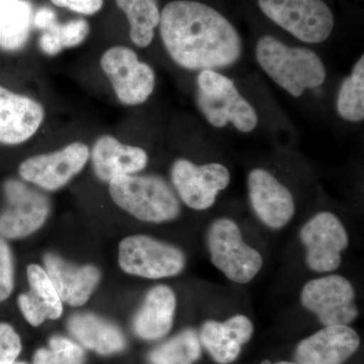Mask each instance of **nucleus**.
I'll use <instances>...</instances> for the list:
<instances>
[{"label":"nucleus","instance_id":"obj_33","mask_svg":"<svg viewBox=\"0 0 364 364\" xmlns=\"http://www.w3.org/2000/svg\"><path fill=\"white\" fill-rule=\"evenodd\" d=\"M56 23H58L56 14L49 7H42V9H38L33 18V25L35 26V28L44 31V32L50 30Z\"/></svg>","mask_w":364,"mask_h":364},{"label":"nucleus","instance_id":"obj_35","mask_svg":"<svg viewBox=\"0 0 364 364\" xmlns=\"http://www.w3.org/2000/svg\"><path fill=\"white\" fill-rule=\"evenodd\" d=\"M277 364H298V363H287V361H282V363H277Z\"/></svg>","mask_w":364,"mask_h":364},{"label":"nucleus","instance_id":"obj_18","mask_svg":"<svg viewBox=\"0 0 364 364\" xmlns=\"http://www.w3.org/2000/svg\"><path fill=\"white\" fill-rule=\"evenodd\" d=\"M44 262L61 301L72 306L85 305L97 287L100 270L93 265L74 267L51 253L45 256Z\"/></svg>","mask_w":364,"mask_h":364},{"label":"nucleus","instance_id":"obj_17","mask_svg":"<svg viewBox=\"0 0 364 364\" xmlns=\"http://www.w3.org/2000/svg\"><path fill=\"white\" fill-rule=\"evenodd\" d=\"M91 159L95 174L105 182L138 173L148 164L147 152L142 148L126 145L109 135L97 139L91 151Z\"/></svg>","mask_w":364,"mask_h":364},{"label":"nucleus","instance_id":"obj_3","mask_svg":"<svg viewBox=\"0 0 364 364\" xmlns=\"http://www.w3.org/2000/svg\"><path fill=\"white\" fill-rule=\"evenodd\" d=\"M196 105L208 123L221 129L228 124L241 133L255 130L258 114L231 78L215 70L200 71L196 77Z\"/></svg>","mask_w":364,"mask_h":364},{"label":"nucleus","instance_id":"obj_13","mask_svg":"<svg viewBox=\"0 0 364 364\" xmlns=\"http://www.w3.org/2000/svg\"><path fill=\"white\" fill-rule=\"evenodd\" d=\"M90 148L80 142L49 154L36 155L20 165L21 176L48 191H58L77 176L90 159Z\"/></svg>","mask_w":364,"mask_h":364},{"label":"nucleus","instance_id":"obj_36","mask_svg":"<svg viewBox=\"0 0 364 364\" xmlns=\"http://www.w3.org/2000/svg\"><path fill=\"white\" fill-rule=\"evenodd\" d=\"M13 364H26L25 363H16V361H14V363Z\"/></svg>","mask_w":364,"mask_h":364},{"label":"nucleus","instance_id":"obj_10","mask_svg":"<svg viewBox=\"0 0 364 364\" xmlns=\"http://www.w3.org/2000/svg\"><path fill=\"white\" fill-rule=\"evenodd\" d=\"M171 181L182 202L193 210H205L228 188L231 176L221 163L196 165L181 158L172 165Z\"/></svg>","mask_w":364,"mask_h":364},{"label":"nucleus","instance_id":"obj_32","mask_svg":"<svg viewBox=\"0 0 364 364\" xmlns=\"http://www.w3.org/2000/svg\"><path fill=\"white\" fill-rule=\"evenodd\" d=\"M104 0H66L67 9L75 13L92 16L102 9Z\"/></svg>","mask_w":364,"mask_h":364},{"label":"nucleus","instance_id":"obj_11","mask_svg":"<svg viewBox=\"0 0 364 364\" xmlns=\"http://www.w3.org/2000/svg\"><path fill=\"white\" fill-rule=\"evenodd\" d=\"M7 207L0 214V236L20 239L38 231L51 210L49 198L23 182L4 183Z\"/></svg>","mask_w":364,"mask_h":364},{"label":"nucleus","instance_id":"obj_9","mask_svg":"<svg viewBox=\"0 0 364 364\" xmlns=\"http://www.w3.org/2000/svg\"><path fill=\"white\" fill-rule=\"evenodd\" d=\"M301 299L325 326L347 325L358 316L353 287L340 275L311 280L304 287Z\"/></svg>","mask_w":364,"mask_h":364},{"label":"nucleus","instance_id":"obj_29","mask_svg":"<svg viewBox=\"0 0 364 364\" xmlns=\"http://www.w3.org/2000/svg\"><path fill=\"white\" fill-rule=\"evenodd\" d=\"M90 31V23L82 18L72 20L63 25L59 23L56 25V32L64 49L77 47L82 44L87 38Z\"/></svg>","mask_w":364,"mask_h":364},{"label":"nucleus","instance_id":"obj_24","mask_svg":"<svg viewBox=\"0 0 364 364\" xmlns=\"http://www.w3.org/2000/svg\"><path fill=\"white\" fill-rule=\"evenodd\" d=\"M130 23L132 42L140 48L148 47L159 26L161 11L158 0H116Z\"/></svg>","mask_w":364,"mask_h":364},{"label":"nucleus","instance_id":"obj_34","mask_svg":"<svg viewBox=\"0 0 364 364\" xmlns=\"http://www.w3.org/2000/svg\"><path fill=\"white\" fill-rule=\"evenodd\" d=\"M53 4H55V6H59V7H65L66 6V0H51Z\"/></svg>","mask_w":364,"mask_h":364},{"label":"nucleus","instance_id":"obj_21","mask_svg":"<svg viewBox=\"0 0 364 364\" xmlns=\"http://www.w3.org/2000/svg\"><path fill=\"white\" fill-rule=\"evenodd\" d=\"M176 308V294L170 287H153L134 318L136 334L145 340L162 338L171 330Z\"/></svg>","mask_w":364,"mask_h":364},{"label":"nucleus","instance_id":"obj_23","mask_svg":"<svg viewBox=\"0 0 364 364\" xmlns=\"http://www.w3.org/2000/svg\"><path fill=\"white\" fill-rule=\"evenodd\" d=\"M33 18L28 0H0V49L21 50L30 37Z\"/></svg>","mask_w":364,"mask_h":364},{"label":"nucleus","instance_id":"obj_12","mask_svg":"<svg viewBox=\"0 0 364 364\" xmlns=\"http://www.w3.org/2000/svg\"><path fill=\"white\" fill-rule=\"evenodd\" d=\"M306 249V264L316 272H329L341 264V253L348 246V235L334 214L321 212L301 230Z\"/></svg>","mask_w":364,"mask_h":364},{"label":"nucleus","instance_id":"obj_25","mask_svg":"<svg viewBox=\"0 0 364 364\" xmlns=\"http://www.w3.org/2000/svg\"><path fill=\"white\" fill-rule=\"evenodd\" d=\"M336 109L340 117L351 123L364 119V57L354 64L351 73L342 81L337 93Z\"/></svg>","mask_w":364,"mask_h":364},{"label":"nucleus","instance_id":"obj_1","mask_svg":"<svg viewBox=\"0 0 364 364\" xmlns=\"http://www.w3.org/2000/svg\"><path fill=\"white\" fill-rule=\"evenodd\" d=\"M163 45L186 70H219L240 60L238 30L214 7L195 0H174L163 7L159 23Z\"/></svg>","mask_w":364,"mask_h":364},{"label":"nucleus","instance_id":"obj_28","mask_svg":"<svg viewBox=\"0 0 364 364\" xmlns=\"http://www.w3.org/2000/svg\"><path fill=\"white\" fill-rule=\"evenodd\" d=\"M13 253L9 244L0 236V301H6L14 291Z\"/></svg>","mask_w":364,"mask_h":364},{"label":"nucleus","instance_id":"obj_7","mask_svg":"<svg viewBox=\"0 0 364 364\" xmlns=\"http://www.w3.org/2000/svg\"><path fill=\"white\" fill-rule=\"evenodd\" d=\"M119 263L129 274L159 279L181 273L186 267V257L174 246L145 235H135L119 243Z\"/></svg>","mask_w":364,"mask_h":364},{"label":"nucleus","instance_id":"obj_19","mask_svg":"<svg viewBox=\"0 0 364 364\" xmlns=\"http://www.w3.org/2000/svg\"><path fill=\"white\" fill-rule=\"evenodd\" d=\"M253 331L250 318L236 315L223 323L207 321L200 330V341L218 363L228 364L238 358Z\"/></svg>","mask_w":364,"mask_h":364},{"label":"nucleus","instance_id":"obj_4","mask_svg":"<svg viewBox=\"0 0 364 364\" xmlns=\"http://www.w3.org/2000/svg\"><path fill=\"white\" fill-rule=\"evenodd\" d=\"M109 183L112 200L141 221L160 224L181 214L178 198L161 177L132 174Z\"/></svg>","mask_w":364,"mask_h":364},{"label":"nucleus","instance_id":"obj_27","mask_svg":"<svg viewBox=\"0 0 364 364\" xmlns=\"http://www.w3.org/2000/svg\"><path fill=\"white\" fill-rule=\"evenodd\" d=\"M85 352L79 345L65 337L54 336L49 348L39 349L33 356V364H83Z\"/></svg>","mask_w":364,"mask_h":364},{"label":"nucleus","instance_id":"obj_30","mask_svg":"<svg viewBox=\"0 0 364 364\" xmlns=\"http://www.w3.org/2000/svg\"><path fill=\"white\" fill-rule=\"evenodd\" d=\"M21 350L18 333L11 325L0 323V364H13Z\"/></svg>","mask_w":364,"mask_h":364},{"label":"nucleus","instance_id":"obj_22","mask_svg":"<svg viewBox=\"0 0 364 364\" xmlns=\"http://www.w3.org/2000/svg\"><path fill=\"white\" fill-rule=\"evenodd\" d=\"M68 328L86 348L105 355L123 350L126 344L117 326L92 314L74 315L69 320Z\"/></svg>","mask_w":364,"mask_h":364},{"label":"nucleus","instance_id":"obj_16","mask_svg":"<svg viewBox=\"0 0 364 364\" xmlns=\"http://www.w3.org/2000/svg\"><path fill=\"white\" fill-rule=\"evenodd\" d=\"M44 117V107L37 100L0 86V143L26 142L39 130Z\"/></svg>","mask_w":364,"mask_h":364},{"label":"nucleus","instance_id":"obj_37","mask_svg":"<svg viewBox=\"0 0 364 364\" xmlns=\"http://www.w3.org/2000/svg\"><path fill=\"white\" fill-rule=\"evenodd\" d=\"M262 364H270L269 361H264Z\"/></svg>","mask_w":364,"mask_h":364},{"label":"nucleus","instance_id":"obj_6","mask_svg":"<svg viewBox=\"0 0 364 364\" xmlns=\"http://www.w3.org/2000/svg\"><path fill=\"white\" fill-rule=\"evenodd\" d=\"M207 245L213 264L237 284H248L262 267V256L244 242L240 228L227 218L210 224Z\"/></svg>","mask_w":364,"mask_h":364},{"label":"nucleus","instance_id":"obj_5","mask_svg":"<svg viewBox=\"0 0 364 364\" xmlns=\"http://www.w3.org/2000/svg\"><path fill=\"white\" fill-rule=\"evenodd\" d=\"M262 14L275 25L306 44L329 39L334 14L324 0H257Z\"/></svg>","mask_w":364,"mask_h":364},{"label":"nucleus","instance_id":"obj_20","mask_svg":"<svg viewBox=\"0 0 364 364\" xmlns=\"http://www.w3.org/2000/svg\"><path fill=\"white\" fill-rule=\"evenodd\" d=\"M31 291L21 294L18 306L23 317L33 326H40L47 318L61 317L63 306L54 284L44 268L31 264L26 269Z\"/></svg>","mask_w":364,"mask_h":364},{"label":"nucleus","instance_id":"obj_2","mask_svg":"<svg viewBox=\"0 0 364 364\" xmlns=\"http://www.w3.org/2000/svg\"><path fill=\"white\" fill-rule=\"evenodd\" d=\"M258 65L273 82L299 97L306 90L323 85L327 77L324 62L305 47H293L270 35L259 38L255 46Z\"/></svg>","mask_w":364,"mask_h":364},{"label":"nucleus","instance_id":"obj_26","mask_svg":"<svg viewBox=\"0 0 364 364\" xmlns=\"http://www.w3.org/2000/svg\"><path fill=\"white\" fill-rule=\"evenodd\" d=\"M202 355L198 334L184 330L151 352V364H193Z\"/></svg>","mask_w":364,"mask_h":364},{"label":"nucleus","instance_id":"obj_31","mask_svg":"<svg viewBox=\"0 0 364 364\" xmlns=\"http://www.w3.org/2000/svg\"><path fill=\"white\" fill-rule=\"evenodd\" d=\"M57 25V23H56ZM56 25L52 26L50 30L45 31L40 38V48L43 53L49 56H56L62 50H64L56 32Z\"/></svg>","mask_w":364,"mask_h":364},{"label":"nucleus","instance_id":"obj_8","mask_svg":"<svg viewBox=\"0 0 364 364\" xmlns=\"http://www.w3.org/2000/svg\"><path fill=\"white\" fill-rule=\"evenodd\" d=\"M100 66L124 105L144 104L155 90V71L149 64L140 61L130 48L116 46L107 50L100 59Z\"/></svg>","mask_w":364,"mask_h":364},{"label":"nucleus","instance_id":"obj_15","mask_svg":"<svg viewBox=\"0 0 364 364\" xmlns=\"http://www.w3.org/2000/svg\"><path fill=\"white\" fill-rule=\"evenodd\" d=\"M358 333L347 325L326 326L296 347L298 364H342L358 350Z\"/></svg>","mask_w":364,"mask_h":364},{"label":"nucleus","instance_id":"obj_14","mask_svg":"<svg viewBox=\"0 0 364 364\" xmlns=\"http://www.w3.org/2000/svg\"><path fill=\"white\" fill-rule=\"evenodd\" d=\"M249 200L256 215L272 229H282L294 215V200L289 189L265 169L256 168L248 176Z\"/></svg>","mask_w":364,"mask_h":364}]
</instances>
